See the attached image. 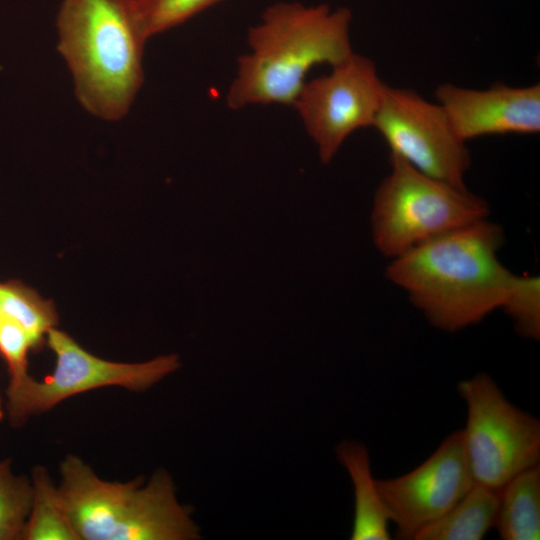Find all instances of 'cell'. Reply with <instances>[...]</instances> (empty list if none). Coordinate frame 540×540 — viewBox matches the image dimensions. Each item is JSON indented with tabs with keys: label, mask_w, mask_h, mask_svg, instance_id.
I'll use <instances>...</instances> for the list:
<instances>
[{
	"label": "cell",
	"mask_w": 540,
	"mask_h": 540,
	"mask_svg": "<svg viewBox=\"0 0 540 540\" xmlns=\"http://www.w3.org/2000/svg\"><path fill=\"white\" fill-rule=\"evenodd\" d=\"M502 228L487 218L457 228L391 259L386 278L429 324L454 333L503 309L519 275L498 258Z\"/></svg>",
	"instance_id": "cell-1"
},
{
	"label": "cell",
	"mask_w": 540,
	"mask_h": 540,
	"mask_svg": "<svg viewBox=\"0 0 540 540\" xmlns=\"http://www.w3.org/2000/svg\"><path fill=\"white\" fill-rule=\"evenodd\" d=\"M351 20L349 9L332 10L327 4L269 6L248 30L250 51L238 58L227 106L238 110L249 105H292L313 67L333 66L354 52Z\"/></svg>",
	"instance_id": "cell-2"
},
{
	"label": "cell",
	"mask_w": 540,
	"mask_h": 540,
	"mask_svg": "<svg viewBox=\"0 0 540 540\" xmlns=\"http://www.w3.org/2000/svg\"><path fill=\"white\" fill-rule=\"evenodd\" d=\"M57 29L82 106L105 120L125 116L143 84L148 39L133 0H63Z\"/></svg>",
	"instance_id": "cell-3"
},
{
	"label": "cell",
	"mask_w": 540,
	"mask_h": 540,
	"mask_svg": "<svg viewBox=\"0 0 540 540\" xmlns=\"http://www.w3.org/2000/svg\"><path fill=\"white\" fill-rule=\"evenodd\" d=\"M58 491L77 540H194L199 527L180 504L168 472L159 469L148 482L107 481L81 458L60 464Z\"/></svg>",
	"instance_id": "cell-4"
},
{
	"label": "cell",
	"mask_w": 540,
	"mask_h": 540,
	"mask_svg": "<svg viewBox=\"0 0 540 540\" xmlns=\"http://www.w3.org/2000/svg\"><path fill=\"white\" fill-rule=\"evenodd\" d=\"M488 214L487 202L467 188L428 176L390 155V171L373 199L372 239L382 255L393 259Z\"/></svg>",
	"instance_id": "cell-5"
},
{
	"label": "cell",
	"mask_w": 540,
	"mask_h": 540,
	"mask_svg": "<svg viewBox=\"0 0 540 540\" xmlns=\"http://www.w3.org/2000/svg\"><path fill=\"white\" fill-rule=\"evenodd\" d=\"M467 408L463 442L475 484L500 490L540 464V421L510 402L495 380L478 373L460 381Z\"/></svg>",
	"instance_id": "cell-6"
},
{
	"label": "cell",
	"mask_w": 540,
	"mask_h": 540,
	"mask_svg": "<svg viewBox=\"0 0 540 540\" xmlns=\"http://www.w3.org/2000/svg\"><path fill=\"white\" fill-rule=\"evenodd\" d=\"M46 343L56 356L54 371L42 381L31 375L6 390L10 424L20 427L64 400L94 389L118 386L144 392L180 367L177 355H164L141 363H122L96 357L69 334L51 329Z\"/></svg>",
	"instance_id": "cell-7"
},
{
	"label": "cell",
	"mask_w": 540,
	"mask_h": 540,
	"mask_svg": "<svg viewBox=\"0 0 540 540\" xmlns=\"http://www.w3.org/2000/svg\"><path fill=\"white\" fill-rule=\"evenodd\" d=\"M373 127L385 140L390 155L428 176L467 188L465 176L471 156L439 103L411 89L386 84Z\"/></svg>",
	"instance_id": "cell-8"
},
{
	"label": "cell",
	"mask_w": 540,
	"mask_h": 540,
	"mask_svg": "<svg viewBox=\"0 0 540 540\" xmlns=\"http://www.w3.org/2000/svg\"><path fill=\"white\" fill-rule=\"evenodd\" d=\"M385 83L375 63L353 52L328 74L306 81L292 104L328 164L355 131L373 127Z\"/></svg>",
	"instance_id": "cell-9"
},
{
	"label": "cell",
	"mask_w": 540,
	"mask_h": 540,
	"mask_svg": "<svg viewBox=\"0 0 540 540\" xmlns=\"http://www.w3.org/2000/svg\"><path fill=\"white\" fill-rule=\"evenodd\" d=\"M395 536L414 540L458 503L475 485L466 456L462 430L446 436L438 448L412 471L375 480Z\"/></svg>",
	"instance_id": "cell-10"
},
{
	"label": "cell",
	"mask_w": 540,
	"mask_h": 540,
	"mask_svg": "<svg viewBox=\"0 0 540 540\" xmlns=\"http://www.w3.org/2000/svg\"><path fill=\"white\" fill-rule=\"evenodd\" d=\"M435 96L465 141L490 135L540 132V85L495 83L484 90L440 84Z\"/></svg>",
	"instance_id": "cell-11"
},
{
	"label": "cell",
	"mask_w": 540,
	"mask_h": 540,
	"mask_svg": "<svg viewBox=\"0 0 540 540\" xmlns=\"http://www.w3.org/2000/svg\"><path fill=\"white\" fill-rule=\"evenodd\" d=\"M340 463L346 468L354 489L352 540H389V519L372 476L366 446L359 441H342L336 448Z\"/></svg>",
	"instance_id": "cell-12"
},
{
	"label": "cell",
	"mask_w": 540,
	"mask_h": 540,
	"mask_svg": "<svg viewBox=\"0 0 540 540\" xmlns=\"http://www.w3.org/2000/svg\"><path fill=\"white\" fill-rule=\"evenodd\" d=\"M494 528L503 540L540 538V464L519 472L499 490Z\"/></svg>",
	"instance_id": "cell-13"
},
{
	"label": "cell",
	"mask_w": 540,
	"mask_h": 540,
	"mask_svg": "<svg viewBox=\"0 0 540 540\" xmlns=\"http://www.w3.org/2000/svg\"><path fill=\"white\" fill-rule=\"evenodd\" d=\"M499 490L475 484L446 514L414 540H481L495 526Z\"/></svg>",
	"instance_id": "cell-14"
},
{
	"label": "cell",
	"mask_w": 540,
	"mask_h": 540,
	"mask_svg": "<svg viewBox=\"0 0 540 540\" xmlns=\"http://www.w3.org/2000/svg\"><path fill=\"white\" fill-rule=\"evenodd\" d=\"M33 496L23 540H77L63 508L58 486L41 465L31 473Z\"/></svg>",
	"instance_id": "cell-15"
},
{
	"label": "cell",
	"mask_w": 540,
	"mask_h": 540,
	"mask_svg": "<svg viewBox=\"0 0 540 540\" xmlns=\"http://www.w3.org/2000/svg\"><path fill=\"white\" fill-rule=\"evenodd\" d=\"M0 306L2 317L20 326L31 337L35 350L46 343L48 332L59 323L53 301L18 280L0 283Z\"/></svg>",
	"instance_id": "cell-16"
},
{
	"label": "cell",
	"mask_w": 540,
	"mask_h": 540,
	"mask_svg": "<svg viewBox=\"0 0 540 540\" xmlns=\"http://www.w3.org/2000/svg\"><path fill=\"white\" fill-rule=\"evenodd\" d=\"M31 478L16 475L11 458L0 461V540H23L31 510Z\"/></svg>",
	"instance_id": "cell-17"
},
{
	"label": "cell",
	"mask_w": 540,
	"mask_h": 540,
	"mask_svg": "<svg viewBox=\"0 0 540 540\" xmlns=\"http://www.w3.org/2000/svg\"><path fill=\"white\" fill-rule=\"evenodd\" d=\"M223 0H133L148 38L174 28Z\"/></svg>",
	"instance_id": "cell-18"
},
{
	"label": "cell",
	"mask_w": 540,
	"mask_h": 540,
	"mask_svg": "<svg viewBox=\"0 0 540 540\" xmlns=\"http://www.w3.org/2000/svg\"><path fill=\"white\" fill-rule=\"evenodd\" d=\"M513 321L517 333L527 339L540 338V279L519 276L517 285L502 309Z\"/></svg>",
	"instance_id": "cell-19"
},
{
	"label": "cell",
	"mask_w": 540,
	"mask_h": 540,
	"mask_svg": "<svg viewBox=\"0 0 540 540\" xmlns=\"http://www.w3.org/2000/svg\"><path fill=\"white\" fill-rule=\"evenodd\" d=\"M35 350L31 337L16 323L0 318V355L9 371V383H17L27 376L28 354Z\"/></svg>",
	"instance_id": "cell-20"
},
{
	"label": "cell",
	"mask_w": 540,
	"mask_h": 540,
	"mask_svg": "<svg viewBox=\"0 0 540 540\" xmlns=\"http://www.w3.org/2000/svg\"><path fill=\"white\" fill-rule=\"evenodd\" d=\"M3 417H4V408H3L2 399L0 397V421L3 419Z\"/></svg>",
	"instance_id": "cell-21"
},
{
	"label": "cell",
	"mask_w": 540,
	"mask_h": 540,
	"mask_svg": "<svg viewBox=\"0 0 540 540\" xmlns=\"http://www.w3.org/2000/svg\"><path fill=\"white\" fill-rule=\"evenodd\" d=\"M2 317V312H1V306H0V318Z\"/></svg>",
	"instance_id": "cell-22"
}]
</instances>
